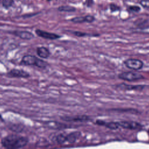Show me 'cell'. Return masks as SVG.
I'll return each instance as SVG.
<instances>
[{
    "mask_svg": "<svg viewBox=\"0 0 149 149\" xmlns=\"http://www.w3.org/2000/svg\"><path fill=\"white\" fill-rule=\"evenodd\" d=\"M28 137L17 134H9L3 137L1 141L3 147L8 149H17L24 147L29 143Z\"/></svg>",
    "mask_w": 149,
    "mask_h": 149,
    "instance_id": "6da1fadb",
    "label": "cell"
},
{
    "mask_svg": "<svg viewBox=\"0 0 149 149\" xmlns=\"http://www.w3.org/2000/svg\"><path fill=\"white\" fill-rule=\"evenodd\" d=\"M19 64L22 66H34L40 69H45L49 66L48 63L42 58L30 54L24 55L22 58Z\"/></svg>",
    "mask_w": 149,
    "mask_h": 149,
    "instance_id": "7a4b0ae2",
    "label": "cell"
},
{
    "mask_svg": "<svg viewBox=\"0 0 149 149\" xmlns=\"http://www.w3.org/2000/svg\"><path fill=\"white\" fill-rule=\"evenodd\" d=\"M118 77L121 80L128 81H134L144 79V77L141 74L133 72H122L118 74Z\"/></svg>",
    "mask_w": 149,
    "mask_h": 149,
    "instance_id": "3957f363",
    "label": "cell"
},
{
    "mask_svg": "<svg viewBox=\"0 0 149 149\" xmlns=\"http://www.w3.org/2000/svg\"><path fill=\"white\" fill-rule=\"evenodd\" d=\"M123 63L126 68L134 70H139L143 68V62L139 59L129 58L123 61Z\"/></svg>",
    "mask_w": 149,
    "mask_h": 149,
    "instance_id": "277c9868",
    "label": "cell"
},
{
    "mask_svg": "<svg viewBox=\"0 0 149 149\" xmlns=\"http://www.w3.org/2000/svg\"><path fill=\"white\" fill-rule=\"evenodd\" d=\"M6 76L9 78H24L30 77V74L23 69L13 68L6 73Z\"/></svg>",
    "mask_w": 149,
    "mask_h": 149,
    "instance_id": "5b68a950",
    "label": "cell"
},
{
    "mask_svg": "<svg viewBox=\"0 0 149 149\" xmlns=\"http://www.w3.org/2000/svg\"><path fill=\"white\" fill-rule=\"evenodd\" d=\"M61 119L68 122H84L91 120L89 116L87 115H76V116H61Z\"/></svg>",
    "mask_w": 149,
    "mask_h": 149,
    "instance_id": "8992f818",
    "label": "cell"
},
{
    "mask_svg": "<svg viewBox=\"0 0 149 149\" xmlns=\"http://www.w3.org/2000/svg\"><path fill=\"white\" fill-rule=\"evenodd\" d=\"M35 33L36 35L42 38L46 39V40H57L59 38H61L62 37L61 36L54 33H51L48 32L45 30H42L41 29H36L35 30Z\"/></svg>",
    "mask_w": 149,
    "mask_h": 149,
    "instance_id": "52a82bcc",
    "label": "cell"
},
{
    "mask_svg": "<svg viewBox=\"0 0 149 149\" xmlns=\"http://www.w3.org/2000/svg\"><path fill=\"white\" fill-rule=\"evenodd\" d=\"M8 33H10L24 40H30L34 38V34L33 33L27 30H13L9 31Z\"/></svg>",
    "mask_w": 149,
    "mask_h": 149,
    "instance_id": "ba28073f",
    "label": "cell"
},
{
    "mask_svg": "<svg viewBox=\"0 0 149 149\" xmlns=\"http://www.w3.org/2000/svg\"><path fill=\"white\" fill-rule=\"evenodd\" d=\"M118 123L120 127L130 130H140L143 127L141 124L134 121L122 120L118 122Z\"/></svg>",
    "mask_w": 149,
    "mask_h": 149,
    "instance_id": "9c48e42d",
    "label": "cell"
},
{
    "mask_svg": "<svg viewBox=\"0 0 149 149\" xmlns=\"http://www.w3.org/2000/svg\"><path fill=\"white\" fill-rule=\"evenodd\" d=\"M115 87L117 89H120L123 90L141 91L144 88L145 86L144 85H130L123 83L115 85Z\"/></svg>",
    "mask_w": 149,
    "mask_h": 149,
    "instance_id": "30bf717a",
    "label": "cell"
},
{
    "mask_svg": "<svg viewBox=\"0 0 149 149\" xmlns=\"http://www.w3.org/2000/svg\"><path fill=\"white\" fill-rule=\"evenodd\" d=\"M95 123L99 126H104L111 130H116L120 126L119 125L118 122H107L105 120L101 119H97L95 122Z\"/></svg>",
    "mask_w": 149,
    "mask_h": 149,
    "instance_id": "8fae6325",
    "label": "cell"
},
{
    "mask_svg": "<svg viewBox=\"0 0 149 149\" xmlns=\"http://www.w3.org/2000/svg\"><path fill=\"white\" fill-rule=\"evenodd\" d=\"M36 54L38 56L42 59H47L51 55L49 49L45 47H38L36 48Z\"/></svg>",
    "mask_w": 149,
    "mask_h": 149,
    "instance_id": "7c38bea8",
    "label": "cell"
},
{
    "mask_svg": "<svg viewBox=\"0 0 149 149\" xmlns=\"http://www.w3.org/2000/svg\"><path fill=\"white\" fill-rule=\"evenodd\" d=\"M81 132L74 131L66 134V142L69 144L74 143L81 136Z\"/></svg>",
    "mask_w": 149,
    "mask_h": 149,
    "instance_id": "4fadbf2b",
    "label": "cell"
},
{
    "mask_svg": "<svg viewBox=\"0 0 149 149\" xmlns=\"http://www.w3.org/2000/svg\"><path fill=\"white\" fill-rule=\"evenodd\" d=\"M45 126L48 127L51 129H65V128H69L70 126L68 125H66L64 123H62L58 122H47L45 123Z\"/></svg>",
    "mask_w": 149,
    "mask_h": 149,
    "instance_id": "5bb4252c",
    "label": "cell"
},
{
    "mask_svg": "<svg viewBox=\"0 0 149 149\" xmlns=\"http://www.w3.org/2000/svg\"><path fill=\"white\" fill-rule=\"evenodd\" d=\"M52 141L59 145H62L66 143V134L59 133L53 137Z\"/></svg>",
    "mask_w": 149,
    "mask_h": 149,
    "instance_id": "9a60e30c",
    "label": "cell"
},
{
    "mask_svg": "<svg viewBox=\"0 0 149 149\" xmlns=\"http://www.w3.org/2000/svg\"><path fill=\"white\" fill-rule=\"evenodd\" d=\"M68 32H70L73 35L78 37H83L86 36H99V34H91L89 33H87L85 32L79 31H72V30H68Z\"/></svg>",
    "mask_w": 149,
    "mask_h": 149,
    "instance_id": "2e32d148",
    "label": "cell"
},
{
    "mask_svg": "<svg viewBox=\"0 0 149 149\" xmlns=\"http://www.w3.org/2000/svg\"><path fill=\"white\" fill-rule=\"evenodd\" d=\"M58 10L59 12H74L76 10L75 7L70 5H62L58 8Z\"/></svg>",
    "mask_w": 149,
    "mask_h": 149,
    "instance_id": "e0dca14e",
    "label": "cell"
},
{
    "mask_svg": "<svg viewBox=\"0 0 149 149\" xmlns=\"http://www.w3.org/2000/svg\"><path fill=\"white\" fill-rule=\"evenodd\" d=\"M70 22L74 23H83L86 22V17L85 16H77L72 18L70 20Z\"/></svg>",
    "mask_w": 149,
    "mask_h": 149,
    "instance_id": "ac0fdd59",
    "label": "cell"
},
{
    "mask_svg": "<svg viewBox=\"0 0 149 149\" xmlns=\"http://www.w3.org/2000/svg\"><path fill=\"white\" fill-rule=\"evenodd\" d=\"M1 2L2 6L5 9H8L13 6L14 3V0H2Z\"/></svg>",
    "mask_w": 149,
    "mask_h": 149,
    "instance_id": "d6986e66",
    "label": "cell"
},
{
    "mask_svg": "<svg viewBox=\"0 0 149 149\" xmlns=\"http://www.w3.org/2000/svg\"><path fill=\"white\" fill-rule=\"evenodd\" d=\"M128 10L131 12H139L140 10V7L138 6H135V5H132L130 6L127 8Z\"/></svg>",
    "mask_w": 149,
    "mask_h": 149,
    "instance_id": "ffe728a7",
    "label": "cell"
},
{
    "mask_svg": "<svg viewBox=\"0 0 149 149\" xmlns=\"http://www.w3.org/2000/svg\"><path fill=\"white\" fill-rule=\"evenodd\" d=\"M139 3L143 8L145 9L149 8V0H141Z\"/></svg>",
    "mask_w": 149,
    "mask_h": 149,
    "instance_id": "44dd1931",
    "label": "cell"
},
{
    "mask_svg": "<svg viewBox=\"0 0 149 149\" xmlns=\"http://www.w3.org/2000/svg\"><path fill=\"white\" fill-rule=\"evenodd\" d=\"M86 17V23H92L95 20V18L94 16L93 15H86L85 16Z\"/></svg>",
    "mask_w": 149,
    "mask_h": 149,
    "instance_id": "7402d4cb",
    "label": "cell"
},
{
    "mask_svg": "<svg viewBox=\"0 0 149 149\" xmlns=\"http://www.w3.org/2000/svg\"><path fill=\"white\" fill-rule=\"evenodd\" d=\"M110 9H111V11L112 12H114L115 11H117V10H119L120 9V8L119 6H118L117 5L113 4V3H111L110 5Z\"/></svg>",
    "mask_w": 149,
    "mask_h": 149,
    "instance_id": "603a6c76",
    "label": "cell"
},
{
    "mask_svg": "<svg viewBox=\"0 0 149 149\" xmlns=\"http://www.w3.org/2000/svg\"><path fill=\"white\" fill-rule=\"evenodd\" d=\"M137 31L142 33H145V34H149V27L140 28L139 29V30Z\"/></svg>",
    "mask_w": 149,
    "mask_h": 149,
    "instance_id": "cb8c5ba5",
    "label": "cell"
},
{
    "mask_svg": "<svg viewBox=\"0 0 149 149\" xmlns=\"http://www.w3.org/2000/svg\"><path fill=\"white\" fill-rule=\"evenodd\" d=\"M93 3H94L93 0H86L85 1V5L88 8L91 7L93 5Z\"/></svg>",
    "mask_w": 149,
    "mask_h": 149,
    "instance_id": "d4e9b609",
    "label": "cell"
},
{
    "mask_svg": "<svg viewBox=\"0 0 149 149\" xmlns=\"http://www.w3.org/2000/svg\"><path fill=\"white\" fill-rule=\"evenodd\" d=\"M3 122H4V119H3V118H2V115L0 114V123Z\"/></svg>",
    "mask_w": 149,
    "mask_h": 149,
    "instance_id": "484cf974",
    "label": "cell"
},
{
    "mask_svg": "<svg viewBox=\"0 0 149 149\" xmlns=\"http://www.w3.org/2000/svg\"><path fill=\"white\" fill-rule=\"evenodd\" d=\"M47 1H48V2H50V1H53V0H46Z\"/></svg>",
    "mask_w": 149,
    "mask_h": 149,
    "instance_id": "4316f807",
    "label": "cell"
},
{
    "mask_svg": "<svg viewBox=\"0 0 149 149\" xmlns=\"http://www.w3.org/2000/svg\"><path fill=\"white\" fill-rule=\"evenodd\" d=\"M2 2V0H0V3Z\"/></svg>",
    "mask_w": 149,
    "mask_h": 149,
    "instance_id": "83f0119b",
    "label": "cell"
}]
</instances>
